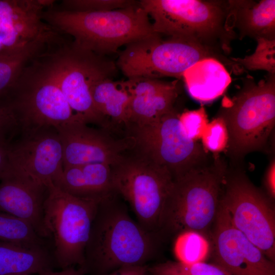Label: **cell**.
<instances>
[{
  "label": "cell",
  "mask_w": 275,
  "mask_h": 275,
  "mask_svg": "<svg viewBox=\"0 0 275 275\" xmlns=\"http://www.w3.org/2000/svg\"><path fill=\"white\" fill-rule=\"evenodd\" d=\"M159 237L130 215L115 191L98 203L78 269L85 275H103L126 266L145 265L156 252Z\"/></svg>",
  "instance_id": "obj_1"
},
{
  "label": "cell",
  "mask_w": 275,
  "mask_h": 275,
  "mask_svg": "<svg viewBox=\"0 0 275 275\" xmlns=\"http://www.w3.org/2000/svg\"><path fill=\"white\" fill-rule=\"evenodd\" d=\"M42 19L58 33L71 36L76 47L103 56L156 34L139 1L131 7L103 12H76L52 6L44 10Z\"/></svg>",
  "instance_id": "obj_2"
},
{
  "label": "cell",
  "mask_w": 275,
  "mask_h": 275,
  "mask_svg": "<svg viewBox=\"0 0 275 275\" xmlns=\"http://www.w3.org/2000/svg\"><path fill=\"white\" fill-rule=\"evenodd\" d=\"M228 171L224 160L213 154L175 179L163 211L160 236L190 230L210 238Z\"/></svg>",
  "instance_id": "obj_3"
},
{
  "label": "cell",
  "mask_w": 275,
  "mask_h": 275,
  "mask_svg": "<svg viewBox=\"0 0 275 275\" xmlns=\"http://www.w3.org/2000/svg\"><path fill=\"white\" fill-rule=\"evenodd\" d=\"M153 20L154 33L190 39L206 47L227 66L231 42L236 38L229 23L228 1L141 0Z\"/></svg>",
  "instance_id": "obj_4"
},
{
  "label": "cell",
  "mask_w": 275,
  "mask_h": 275,
  "mask_svg": "<svg viewBox=\"0 0 275 275\" xmlns=\"http://www.w3.org/2000/svg\"><path fill=\"white\" fill-rule=\"evenodd\" d=\"M243 87L231 99H224L217 117L228 132L227 152L235 160L267 148L275 125V74L256 83L243 79Z\"/></svg>",
  "instance_id": "obj_5"
},
{
  "label": "cell",
  "mask_w": 275,
  "mask_h": 275,
  "mask_svg": "<svg viewBox=\"0 0 275 275\" xmlns=\"http://www.w3.org/2000/svg\"><path fill=\"white\" fill-rule=\"evenodd\" d=\"M7 100L5 104L14 113L21 135L57 129L67 123L80 120L52 74L44 53L23 69Z\"/></svg>",
  "instance_id": "obj_6"
},
{
  "label": "cell",
  "mask_w": 275,
  "mask_h": 275,
  "mask_svg": "<svg viewBox=\"0 0 275 275\" xmlns=\"http://www.w3.org/2000/svg\"><path fill=\"white\" fill-rule=\"evenodd\" d=\"M44 55L50 70L70 107L86 124L109 130V123L94 104L90 89L97 81L112 78L118 69L106 56L78 48L62 40L48 46Z\"/></svg>",
  "instance_id": "obj_7"
},
{
  "label": "cell",
  "mask_w": 275,
  "mask_h": 275,
  "mask_svg": "<svg viewBox=\"0 0 275 275\" xmlns=\"http://www.w3.org/2000/svg\"><path fill=\"white\" fill-rule=\"evenodd\" d=\"M99 201L73 196L53 183L47 186L44 225L55 265L61 269L83 266L85 250Z\"/></svg>",
  "instance_id": "obj_8"
},
{
  "label": "cell",
  "mask_w": 275,
  "mask_h": 275,
  "mask_svg": "<svg viewBox=\"0 0 275 275\" xmlns=\"http://www.w3.org/2000/svg\"><path fill=\"white\" fill-rule=\"evenodd\" d=\"M114 191L128 203L138 222L160 237L163 211L173 186L170 172L134 152L112 166Z\"/></svg>",
  "instance_id": "obj_9"
},
{
  "label": "cell",
  "mask_w": 275,
  "mask_h": 275,
  "mask_svg": "<svg viewBox=\"0 0 275 275\" xmlns=\"http://www.w3.org/2000/svg\"><path fill=\"white\" fill-rule=\"evenodd\" d=\"M221 59L210 50L190 39L153 35L131 42L119 53L117 67L128 78L182 79L184 72L199 61Z\"/></svg>",
  "instance_id": "obj_10"
},
{
  "label": "cell",
  "mask_w": 275,
  "mask_h": 275,
  "mask_svg": "<svg viewBox=\"0 0 275 275\" xmlns=\"http://www.w3.org/2000/svg\"><path fill=\"white\" fill-rule=\"evenodd\" d=\"M180 114L175 109L152 123L126 127L134 152L166 168L174 179L210 155L202 144L185 134Z\"/></svg>",
  "instance_id": "obj_11"
},
{
  "label": "cell",
  "mask_w": 275,
  "mask_h": 275,
  "mask_svg": "<svg viewBox=\"0 0 275 275\" xmlns=\"http://www.w3.org/2000/svg\"><path fill=\"white\" fill-rule=\"evenodd\" d=\"M220 203L234 226L270 260L275 261V210L273 200L245 174L229 171Z\"/></svg>",
  "instance_id": "obj_12"
},
{
  "label": "cell",
  "mask_w": 275,
  "mask_h": 275,
  "mask_svg": "<svg viewBox=\"0 0 275 275\" xmlns=\"http://www.w3.org/2000/svg\"><path fill=\"white\" fill-rule=\"evenodd\" d=\"M212 228V264L229 275H275L274 262L234 226L221 203Z\"/></svg>",
  "instance_id": "obj_13"
},
{
  "label": "cell",
  "mask_w": 275,
  "mask_h": 275,
  "mask_svg": "<svg viewBox=\"0 0 275 275\" xmlns=\"http://www.w3.org/2000/svg\"><path fill=\"white\" fill-rule=\"evenodd\" d=\"M8 156L7 172L47 187L63 172L62 145L55 128L21 135L8 147Z\"/></svg>",
  "instance_id": "obj_14"
},
{
  "label": "cell",
  "mask_w": 275,
  "mask_h": 275,
  "mask_svg": "<svg viewBox=\"0 0 275 275\" xmlns=\"http://www.w3.org/2000/svg\"><path fill=\"white\" fill-rule=\"evenodd\" d=\"M87 124L76 120L57 128L62 145L63 169L95 163L113 166L123 158L125 151L132 149L130 137L116 139L109 130Z\"/></svg>",
  "instance_id": "obj_15"
},
{
  "label": "cell",
  "mask_w": 275,
  "mask_h": 275,
  "mask_svg": "<svg viewBox=\"0 0 275 275\" xmlns=\"http://www.w3.org/2000/svg\"><path fill=\"white\" fill-rule=\"evenodd\" d=\"M51 0L0 1V41L11 47L50 34L56 30L42 19Z\"/></svg>",
  "instance_id": "obj_16"
},
{
  "label": "cell",
  "mask_w": 275,
  "mask_h": 275,
  "mask_svg": "<svg viewBox=\"0 0 275 275\" xmlns=\"http://www.w3.org/2000/svg\"><path fill=\"white\" fill-rule=\"evenodd\" d=\"M124 82L130 96L127 126L152 123L176 109L180 93L179 80L135 77Z\"/></svg>",
  "instance_id": "obj_17"
},
{
  "label": "cell",
  "mask_w": 275,
  "mask_h": 275,
  "mask_svg": "<svg viewBox=\"0 0 275 275\" xmlns=\"http://www.w3.org/2000/svg\"><path fill=\"white\" fill-rule=\"evenodd\" d=\"M47 195V187L6 172L0 179V211L28 222L46 240L43 206Z\"/></svg>",
  "instance_id": "obj_18"
},
{
  "label": "cell",
  "mask_w": 275,
  "mask_h": 275,
  "mask_svg": "<svg viewBox=\"0 0 275 275\" xmlns=\"http://www.w3.org/2000/svg\"><path fill=\"white\" fill-rule=\"evenodd\" d=\"M229 23L239 39H275V1L230 0Z\"/></svg>",
  "instance_id": "obj_19"
},
{
  "label": "cell",
  "mask_w": 275,
  "mask_h": 275,
  "mask_svg": "<svg viewBox=\"0 0 275 275\" xmlns=\"http://www.w3.org/2000/svg\"><path fill=\"white\" fill-rule=\"evenodd\" d=\"M76 197L100 200L113 192L112 166L95 163L68 167L53 183Z\"/></svg>",
  "instance_id": "obj_20"
},
{
  "label": "cell",
  "mask_w": 275,
  "mask_h": 275,
  "mask_svg": "<svg viewBox=\"0 0 275 275\" xmlns=\"http://www.w3.org/2000/svg\"><path fill=\"white\" fill-rule=\"evenodd\" d=\"M182 79L190 97L201 103L217 99L231 82L225 66L213 58L205 59L193 65L184 72Z\"/></svg>",
  "instance_id": "obj_21"
},
{
  "label": "cell",
  "mask_w": 275,
  "mask_h": 275,
  "mask_svg": "<svg viewBox=\"0 0 275 275\" xmlns=\"http://www.w3.org/2000/svg\"><path fill=\"white\" fill-rule=\"evenodd\" d=\"M59 38L53 33L17 45L0 49V98L9 96L23 69Z\"/></svg>",
  "instance_id": "obj_22"
},
{
  "label": "cell",
  "mask_w": 275,
  "mask_h": 275,
  "mask_svg": "<svg viewBox=\"0 0 275 275\" xmlns=\"http://www.w3.org/2000/svg\"><path fill=\"white\" fill-rule=\"evenodd\" d=\"M56 266L49 248L0 241V275H38Z\"/></svg>",
  "instance_id": "obj_23"
},
{
  "label": "cell",
  "mask_w": 275,
  "mask_h": 275,
  "mask_svg": "<svg viewBox=\"0 0 275 275\" xmlns=\"http://www.w3.org/2000/svg\"><path fill=\"white\" fill-rule=\"evenodd\" d=\"M90 92L95 108L111 127L113 124L127 126L130 96L124 81L103 78L93 84Z\"/></svg>",
  "instance_id": "obj_24"
},
{
  "label": "cell",
  "mask_w": 275,
  "mask_h": 275,
  "mask_svg": "<svg viewBox=\"0 0 275 275\" xmlns=\"http://www.w3.org/2000/svg\"><path fill=\"white\" fill-rule=\"evenodd\" d=\"M0 241L29 248L48 247L28 222L10 214L0 211Z\"/></svg>",
  "instance_id": "obj_25"
},
{
  "label": "cell",
  "mask_w": 275,
  "mask_h": 275,
  "mask_svg": "<svg viewBox=\"0 0 275 275\" xmlns=\"http://www.w3.org/2000/svg\"><path fill=\"white\" fill-rule=\"evenodd\" d=\"M174 253L177 261L192 264L205 262L211 252L210 239L194 231H184L176 235Z\"/></svg>",
  "instance_id": "obj_26"
},
{
  "label": "cell",
  "mask_w": 275,
  "mask_h": 275,
  "mask_svg": "<svg viewBox=\"0 0 275 275\" xmlns=\"http://www.w3.org/2000/svg\"><path fill=\"white\" fill-rule=\"evenodd\" d=\"M255 51L243 58H230L233 64V71L239 74L244 70H265L275 74V39L259 38Z\"/></svg>",
  "instance_id": "obj_27"
},
{
  "label": "cell",
  "mask_w": 275,
  "mask_h": 275,
  "mask_svg": "<svg viewBox=\"0 0 275 275\" xmlns=\"http://www.w3.org/2000/svg\"><path fill=\"white\" fill-rule=\"evenodd\" d=\"M151 275H229L212 263L167 261L148 266Z\"/></svg>",
  "instance_id": "obj_28"
},
{
  "label": "cell",
  "mask_w": 275,
  "mask_h": 275,
  "mask_svg": "<svg viewBox=\"0 0 275 275\" xmlns=\"http://www.w3.org/2000/svg\"><path fill=\"white\" fill-rule=\"evenodd\" d=\"M138 3L133 0H65L61 8L76 12H103L125 8Z\"/></svg>",
  "instance_id": "obj_29"
},
{
  "label": "cell",
  "mask_w": 275,
  "mask_h": 275,
  "mask_svg": "<svg viewBox=\"0 0 275 275\" xmlns=\"http://www.w3.org/2000/svg\"><path fill=\"white\" fill-rule=\"evenodd\" d=\"M202 146L207 152L218 154L226 150L229 135L223 120L216 117L209 122L201 138Z\"/></svg>",
  "instance_id": "obj_30"
},
{
  "label": "cell",
  "mask_w": 275,
  "mask_h": 275,
  "mask_svg": "<svg viewBox=\"0 0 275 275\" xmlns=\"http://www.w3.org/2000/svg\"><path fill=\"white\" fill-rule=\"evenodd\" d=\"M179 120L185 134L197 141L201 138L209 123L204 106L195 110H186L180 114Z\"/></svg>",
  "instance_id": "obj_31"
},
{
  "label": "cell",
  "mask_w": 275,
  "mask_h": 275,
  "mask_svg": "<svg viewBox=\"0 0 275 275\" xmlns=\"http://www.w3.org/2000/svg\"><path fill=\"white\" fill-rule=\"evenodd\" d=\"M19 132V126L11 107L0 104V145L8 147L12 140Z\"/></svg>",
  "instance_id": "obj_32"
},
{
  "label": "cell",
  "mask_w": 275,
  "mask_h": 275,
  "mask_svg": "<svg viewBox=\"0 0 275 275\" xmlns=\"http://www.w3.org/2000/svg\"><path fill=\"white\" fill-rule=\"evenodd\" d=\"M264 185L266 194L272 200L275 198V160L270 162L264 176Z\"/></svg>",
  "instance_id": "obj_33"
},
{
  "label": "cell",
  "mask_w": 275,
  "mask_h": 275,
  "mask_svg": "<svg viewBox=\"0 0 275 275\" xmlns=\"http://www.w3.org/2000/svg\"><path fill=\"white\" fill-rule=\"evenodd\" d=\"M148 265L126 266L103 275H142L148 270Z\"/></svg>",
  "instance_id": "obj_34"
},
{
  "label": "cell",
  "mask_w": 275,
  "mask_h": 275,
  "mask_svg": "<svg viewBox=\"0 0 275 275\" xmlns=\"http://www.w3.org/2000/svg\"><path fill=\"white\" fill-rule=\"evenodd\" d=\"M38 275H84L78 269L74 267H69L61 269L59 271H54L53 269L45 271Z\"/></svg>",
  "instance_id": "obj_35"
},
{
  "label": "cell",
  "mask_w": 275,
  "mask_h": 275,
  "mask_svg": "<svg viewBox=\"0 0 275 275\" xmlns=\"http://www.w3.org/2000/svg\"><path fill=\"white\" fill-rule=\"evenodd\" d=\"M8 168V147L0 145V179Z\"/></svg>",
  "instance_id": "obj_36"
},
{
  "label": "cell",
  "mask_w": 275,
  "mask_h": 275,
  "mask_svg": "<svg viewBox=\"0 0 275 275\" xmlns=\"http://www.w3.org/2000/svg\"><path fill=\"white\" fill-rule=\"evenodd\" d=\"M142 275H151V274L149 273L148 270H147V271L146 272H145L144 274H143Z\"/></svg>",
  "instance_id": "obj_37"
}]
</instances>
